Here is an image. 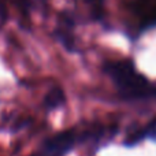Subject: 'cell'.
Returning a JSON list of instances; mask_svg holds the SVG:
<instances>
[{"label": "cell", "instance_id": "1", "mask_svg": "<svg viewBox=\"0 0 156 156\" xmlns=\"http://www.w3.org/2000/svg\"><path fill=\"white\" fill-rule=\"evenodd\" d=\"M104 71L114 82L118 94L127 101L156 100V85L136 69L132 60L105 62Z\"/></svg>", "mask_w": 156, "mask_h": 156}, {"label": "cell", "instance_id": "2", "mask_svg": "<svg viewBox=\"0 0 156 156\" xmlns=\"http://www.w3.org/2000/svg\"><path fill=\"white\" fill-rule=\"evenodd\" d=\"M82 137L83 134H80L74 129L60 132L44 141L40 151L32 156H66Z\"/></svg>", "mask_w": 156, "mask_h": 156}, {"label": "cell", "instance_id": "3", "mask_svg": "<svg viewBox=\"0 0 156 156\" xmlns=\"http://www.w3.org/2000/svg\"><path fill=\"white\" fill-rule=\"evenodd\" d=\"M127 10L138 33L156 27V0H132Z\"/></svg>", "mask_w": 156, "mask_h": 156}, {"label": "cell", "instance_id": "4", "mask_svg": "<svg viewBox=\"0 0 156 156\" xmlns=\"http://www.w3.org/2000/svg\"><path fill=\"white\" fill-rule=\"evenodd\" d=\"M55 37L62 43L67 51H74L76 38H74V19L69 12H62L58 21V26L55 29Z\"/></svg>", "mask_w": 156, "mask_h": 156}, {"label": "cell", "instance_id": "5", "mask_svg": "<svg viewBox=\"0 0 156 156\" xmlns=\"http://www.w3.org/2000/svg\"><path fill=\"white\" fill-rule=\"evenodd\" d=\"M66 103L65 92L60 88H54L45 94L44 97V107L48 110H55V108L62 107Z\"/></svg>", "mask_w": 156, "mask_h": 156}, {"label": "cell", "instance_id": "6", "mask_svg": "<svg viewBox=\"0 0 156 156\" xmlns=\"http://www.w3.org/2000/svg\"><path fill=\"white\" fill-rule=\"evenodd\" d=\"M16 7L23 12L25 15L30 12V11H40L44 10L47 5V0H11Z\"/></svg>", "mask_w": 156, "mask_h": 156}, {"label": "cell", "instance_id": "7", "mask_svg": "<svg viewBox=\"0 0 156 156\" xmlns=\"http://www.w3.org/2000/svg\"><path fill=\"white\" fill-rule=\"evenodd\" d=\"M89 8L94 18H100L103 15V0H82Z\"/></svg>", "mask_w": 156, "mask_h": 156}]
</instances>
